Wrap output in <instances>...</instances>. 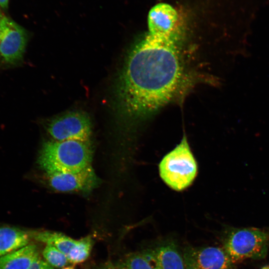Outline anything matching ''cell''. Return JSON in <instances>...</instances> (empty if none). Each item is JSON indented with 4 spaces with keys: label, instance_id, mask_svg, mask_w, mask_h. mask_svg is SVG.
Segmentation results:
<instances>
[{
    "label": "cell",
    "instance_id": "1",
    "mask_svg": "<svg viewBox=\"0 0 269 269\" xmlns=\"http://www.w3.org/2000/svg\"><path fill=\"white\" fill-rule=\"evenodd\" d=\"M182 66L175 42L147 35L125 58L114 88V110L125 127L152 115L175 94Z\"/></svg>",
    "mask_w": 269,
    "mask_h": 269
},
{
    "label": "cell",
    "instance_id": "2",
    "mask_svg": "<svg viewBox=\"0 0 269 269\" xmlns=\"http://www.w3.org/2000/svg\"><path fill=\"white\" fill-rule=\"evenodd\" d=\"M92 155L90 140H52L42 144L37 163L45 173L77 171L91 165Z\"/></svg>",
    "mask_w": 269,
    "mask_h": 269
},
{
    "label": "cell",
    "instance_id": "3",
    "mask_svg": "<svg viewBox=\"0 0 269 269\" xmlns=\"http://www.w3.org/2000/svg\"><path fill=\"white\" fill-rule=\"evenodd\" d=\"M158 167L162 180L174 190L182 191L192 183L198 167L185 134L180 143L163 157Z\"/></svg>",
    "mask_w": 269,
    "mask_h": 269
},
{
    "label": "cell",
    "instance_id": "4",
    "mask_svg": "<svg viewBox=\"0 0 269 269\" xmlns=\"http://www.w3.org/2000/svg\"><path fill=\"white\" fill-rule=\"evenodd\" d=\"M269 241V234L260 229H237L229 235L224 250L232 263L249 259L262 258L267 253Z\"/></svg>",
    "mask_w": 269,
    "mask_h": 269
},
{
    "label": "cell",
    "instance_id": "5",
    "mask_svg": "<svg viewBox=\"0 0 269 269\" xmlns=\"http://www.w3.org/2000/svg\"><path fill=\"white\" fill-rule=\"evenodd\" d=\"M46 131L53 140L57 141L89 140L92 131L89 115L81 111H72L48 120Z\"/></svg>",
    "mask_w": 269,
    "mask_h": 269
},
{
    "label": "cell",
    "instance_id": "6",
    "mask_svg": "<svg viewBox=\"0 0 269 269\" xmlns=\"http://www.w3.org/2000/svg\"><path fill=\"white\" fill-rule=\"evenodd\" d=\"M27 40L23 27L0 13V55L5 62L14 64L21 59Z\"/></svg>",
    "mask_w": 269,
    "mask_h": 269
},
{
    "label": "cell",
    "instance_id": "7",
    "mask_svg": "<svg viewBox=\"0 0 269 269\" xmlns=\"http://www.w3.org/2000/svg\"><path fill=\"white\" fill-rule=\"evenodd\" d=\"M46 174L49 185L54 190L62 192L88 193L100 183L91 165L79 171Z\"/></svg>",
    "mask_w": 269,
    "mask_h": 269
},
{
    "label": "cell",
    "instance_id": "8",
    "mask_svg": "<svg viewBox=\"0 0 269 269\" xmlns=\"http://www.w3.org/2000/svg\"><path fill=\"white\" fill-rule=\"evenodd\" d=\"M185 269H231L224 250L215 247L188 248L183 255Z\"/></svg>",
    "mask_w": 269,
    "mask_h": 269
},
{
    "label": "cell",
    "instance_id": "9",
    "mask_svg": "<svg viewBox=\"0 0 269 269\" xmlns=\"http://www.w3.org/2000/svg\"><path fill=\"white\" fill-rule=\"evenodd\" d=\"M177 14L169 4L159 3L150 10L147 18L150 36L163 41L176 42Z\"/></svg>",
    "mask_w": 269,
    "mask_h": 269
},
{
    "label": "cell",
    "instance_id": "10",
    "mask_svg": "<svg viewBox=\"0 0 269 269\" xmlns=\"http://www.w3.org/2000/svg\"><path fill=\"white\" fill-rule=\"evenodd\" d=\"M145 254L154 269H185L183 256L173 243L159 246Z\"/></svg>",
    "mask_w": 269,
    "mask_h": 269
},
{
    "label": "cell",
    "instance_id": "11",
    "mask_svg": "<svg viewBox=\"0 0 269 269\" xmlns=\"http://www.w3.org/2000/svg\"><path fill=\"white\" fill-rule=\"evenodd\" d=\"M28 231L8 225H0V257L29 244Z\"/></svg>",
    "mask_w": 269,
    "mask_h": 269
},
{
    "label": "cell",
    "instance_id": "12",
    "mask_svg": "<svg viewBox=\"0 0 269 269\" xmlns=\"http://www.w3.org/2000/svg\"><path fill=\"white\" fill-rule=\"evenodd\" d=\"M40 257L38 249L28 244L11 253L0 257V269H28Z\"/></svg>",
    "mask_w": 269,
    "mask_h": 269
},
{
    "label": "cell",
    "instance_id": "13",
    "mask_svg": "<svg viewBox=\"0 0 269 269\" xmlns=\"http://www.w3.org/2000/svg\"><path fill=\"white\" fill-rule=\"evenodd\" d=\"M30 238L55 247L66 256L75 246L77 240L65 234L49 231H29Z\"/></svg>",
    "mask_w": 269,
    "mask_h": 269
},
{
    "label": "cell",
    "instance_id": "14",
    "mask_svg": "<svg viewBox=\"0 0 269 269\" xmlns=\"http://www.w3.org/2000/svg\"><path fill=\"white\" fill-rule=\"evenodd\" d=\"M92 246L93 240L90 236L77 240L67 256L69 262L74 264L84 262L90 255Z\"/></svg>",
    "mask_w": 269,
    "mask_h": 269
},
{
    "label": "cell",
    "instance_id": "15",
    "mask_svg": "<svg viewBox=\"0 0 269 269\" xmlns=\"http://www.w3.org/2000/svg\"><path fill=\"white\" fill-rule=\"evenodd\" d=\"M117 269H154L145 253L130 254L116 266Z\"/></svg>",
    "mask_w": 269,
    "mask_h": 269
},
{
    "label": "cell",
    "instance_id": "16",
    "mask_svg": "<svg viewBox=\"0 0 269 269\" xmlns=\"http://www.w3.org/2000/svg\"><path fill=\"white\" fill-rule=\"evenodd\" d=\"M42 255L47 263L56 268L64 267L69 262L64 253L50 245H46L42 252Z\"/></svg>",
    "mask_w": 269,
    "mask_h": 269
},
{
    "label": "cell",
    "instance_id": "17",
    "mask_svg": "<svg viewBox=\"0 0 269 269\" xmlns=\"http://www.w3.org/2000/svg\"><path fill=\"white\" fill-rule=\"evenodd\" d=\"M28 269H55V268L39 257L31 264Z\"/></svg>",
    "mask_w": 269,
    "mask_h": 269
},
{
    "label": "cell",
    "instance_id": "18",
    "mask_svg": "<svg viewBox=\"0 0 269 269\" xmlns=\"http://www.w3.org/2000/svg\"><path fill=\"white\" fill-rule=\"evenodd\" d=\"M9 0H0V7L3 9L7 8Z\"/></svg>",
    "mask_w": 269,
    "mask_h": 269
},
{
    "label": "cell",
    "instance_id": "19",
    "mask_svg": "<svg viewBox=\"0 0 269 269\" xmlns=\"http://www.w3.org/2000/svg\"><path fill=\"white\" fill-rule=\"evenodd\" d=\"M103 269H117L116 266L113 265L111 264H110L107 266H106L105 267H104Z\"/></svg>",
    "mask_w": 269,
    "mask_h": 269
},
{
    "label": "cell",
    "instance_id": "20",
    "mask_svg": "<svg viewBox=\"0 0 269 269\" xmlns=\"http://www.w3.org/2000/svg\"><path fill=\"white\" fill-rule=\"evenodd\" d=\"M62 269H75L73 266H67L62 268Z\"/></svg>",
    "mask_w": 269,
    "mask_h": 269
},
{
    "label": "cell",
    "instance_id": "21",
    "mask_svg": "<svg viewBox=\"0 0 269 269\" xmlns=\"http://www.w3.org/2000/svg\"><path fill=\"white\" fill-rule=\"evenodd\" d=\"M261 269H269V266H265L262 268Z\"/></svg>",
    "mask_w": 269,
    "mask_h": 269
}]
</instances>
